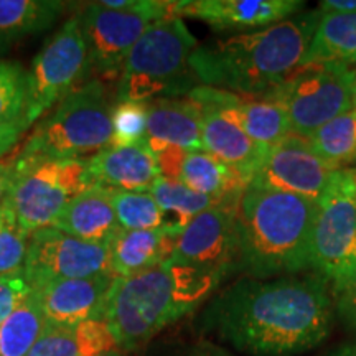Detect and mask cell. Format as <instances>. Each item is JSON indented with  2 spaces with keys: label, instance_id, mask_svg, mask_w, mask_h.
<instances>
[{
  "label": "cell",
  "instance_id": "1",
  "mask_svg": "<svg viewBox=\"0 0 356 356\" xmlns=\"http://www.w3.org/2000/svg\"><path fill=\"white\" fill-rule=\"evenodd\" d=\"M335 322L330 282L317 273L243 277L213 296L204 327L252 356H297L322 345Z\"/></svg>",
  "mask_w": 356,
  "mask_h": 356
},
{
  "label": "cell",
  "instance_id": "2",
  "mask_svg": "<svg viewBox=\"0 0 356 356\" xmlns=\"http://www.w3.org/2000/svg\"><path fill=\"white\" fill-rule=\"evenodd\" d=\"M322 12H300L256 32L198 44L190 68L202 86L238 96H264L300 66Z\"/></svg>",
  "mask_w": 356,
  "mask_h": 356
},
{
  "label": "cell",
  "instance_id": "3",
  "mask_svg": "<svg viewBox=\"0 0 356 356\" xmlns=\"http://www.w3.org/2000/svg\"><path fill=\"white\" fill-rule=\"evenodd\" d=\"M314 213L315 202L248 184L236 210L238 273L252 279L312 273Z\"/></svg>",
  "mask_w": 356,
  "mask_h": 356
},
{
  "label": "cell",
  "instance_id": "4",
  "mask_svg": "<svg viewBox=\"0 0 356 356\" xmlns=\"http://www.w3.org/2000/svg\"><path fill=\"white\" fill-rule=\"evenodd\" d=\"M222 280L225 274L162 262L115 279L104 320L119 348L129 353L211 299Z\"/></svg>",
  "mask_w": 356,
  "mask_h": 356
},
{
  "label": "cell",
  "instance_id": "5",
  "mask_svg": "<svg viewBox=\"0 0 356 356\" xmlns=\"http://www.w3.org/2000/svg\"><path fill=\"white\" fill-rule=\"evenodd\" d=\"M197 47L181 19L155 22L129 53L118 81V99L150 102L188 96L202 86L190 68Z\"/></svg>",
  "mask_w": 356,
  "mask_h": 356
},
{
  "label": "cell",
  "instance_id": "6",
  "mask_svg": "<svg viewBox=\"0 0 356 356\" xmlns=\"http://www.w3.org/2000/svg\"><path fill=\"white\" fill-rule=\"evenodd\" d=\"M106 84L89 79L40 121L17 157L22 160H73L101 152L113 140Z\"/></svg>",
  "mask_w": 356,
  "mask_h": 356
},
{
  "label": "cell",
  "instance_id": "7",
  "mask_svg": "<svg viewBox=\"0 0 356 356\" xmlns=\"http://www.w3.org/2000/svg\"><path fill=\"white\" fill-rule=\"evenodd\" d=\"M175 0H113L88 3L81 12L89 78L119 81L129 53L155 22L173 19Z\"/></svg>",
  "mask_w": 356,
  "mask_h": 356
},
{
  "label": "cell",
  "instance_id": "8",
  "mask_svg": "<svg viewBox=\"0 0 356 356\" xmlns=\"http://www.w3.org/2000/svg\"><path fill=\"white\" fill-rule=\"evenodd\" d=\"M88 159L12 160L6 204L26 234L55 225L74 197L89 188Z\"/></svg>",
  "mask_w": 356,
  "mask_h": 356
},
{
  "label": "cell",
  "instance_id": "9",
  "mask_svg": "<svg viewBox=\"0 0 356 356\" xmlns=\"http://www.w3.org/2000/svg\"><path fill=\"white\" fill-rule=\"evenodd\" d=\"M351 88L353 66L320 63L299 66L264 96L286 109L291 134L307 139L338 115L353 111Z\"/></svg>",
  "mask_w": 356,
  "mask_h": 356
},
{
  "label": "cell",
  "instance_id": "10",
  "mask_svg": "<svg viewBox=\"0 0 356 356\" xmlns=\"http://www.w3.org/2000/svg\"><path fill=\"white\" fill-rule=\"evenodd\" d=\"M312 273L328 282L356 262L355 167L338 168L315 202L312 221Z\"/></svg>",
  "mask_w": 356,
  "mask_h": 356
},
{
  "label": "cell",
  "instance_id": "11",
  "mask_svg": "<svg viewBox=\"0 0 356 356\" xmlns=\"http://www.w3.org/2000/svg\"><path fill=\"white\" fill-rule=\"evenodd\" d=\"M89 81L88 44L81 13L60 26L33 58L29 70V121H38L48 109Z\"/></svg>",
  "mask_w": 356,
  "mask_h": 356
},
{
  "label": "cell",
  "instance_id": "12",
  "mask_svg": "<svg viewBox=\"0 0 356 356\" xmlns=\"http://www.w3.org/2000/svg\"><path fill=\"white\" fill-rule=\"evenodd\" d=\"M109 269V244L84 241L48 226L30 234L24 274L32 291L55 280L91 277Z\"/></svg>",
  "mask_w": 356,
  "mask_h": 356
},
{
  "label": "cell",
  "instance_id": "13",
  "mask_svg": "<svg viewBox=\"0 0 356 356\" xmlns=\"http://www.w3.org/2000/svg\"><path fill=\"white\" fill-rule=\"evenodd\" d=\"M239 197L241 193L231 195L186 222L168 261L225 274L226 277L238 273L236 210Z\"/></svg>",
  "mask_w": 356,
  "mask_h": 356
},
{
  "label": "cell",
  "instance_id": "14",
  "mask_svg": "<svg viewBox=\"0 0 356 356\" xmlns=\"http://www.w3.org/2000/svg\"><path fill=\"white\" fill-rule=\"evenodd\" d=\"M335 168L315 154L304 137L289 134L266 147L259 167L249 184L286 191L317 202Z\"/></svg>",
  "mask_w": 356,
  "mask_h": 356
},
{
  "label": "cell",
  "instance_id": "15",
  "mask_svg": "<svg viewBox=\"0 0 356 356\" xmlns=\"http://www.w3.org/2000/svg\"><path fill=\"white\" fill-rule=\"evenodd\" d=\"M302 0H178L173 19H197L216 32L267 29L302 12Z\"/></svg>",
  "mask_w": 356,
  "mask_h": 356
},
{
  "label": "cell",
  "instance_id": "16",
  "mask_svg": "<svg viewBox=\"0 0 356 356\" xmlns=\"http://www.w3.org/2000/svg\"><path fill=\"white\" fill-rule=\"evenodd\" d=\"M115 279L113 273H102L91 277L55 280L33 291L42 307L44 323L71 327L89 320H104Z\"/></svg>",
  "mask_w": 356,
  "mask_h": 356
},
{
  "label": "cell",
  "instance_id": "17",
  "mask_svg": "<svg viewBox=\"0 0 356 356\" xmlns=\"http://www.w3.org/2000/svg\"><path fill=\"white\" fill-rule=\"evenodd\" d=\"M186 97L216 109L262 147L273 145L291 134L286 109L269 96L246 97L216 88L198 86Z\"/></svg>",
  "mask_w": 356,
  "mask_h": 356
},
{
  "label": "cell",
  "instance_id": "18",
  "mask_svg": "<svg viewBox=\"0 0 356 356\" xmlns=\"http://www.w3.org/2000/svg\"><path fill=\"white\" fill-rule=\"evenodd\" d=\"M86 177L91 186L122 191H149L160 177L157 159L149 145H109L88 159Z\"/></svg>",
  "mask_w": 356,
  "mask_h": 356
},
{
  "label": "cell",
  "instance_id": "19",
  "mask_svg": "<svg viewBox=\"0 0 356 356\" xmlns=\"http://www.w3.org/2000/svg\"><path fill=\"white\" fill-rule=\"evenodd\" d=\"M145 144L152 152L178 147L203 150L202 108L190 97H165L147 102Z\"/></svg>",
  "mask_w": 356,
  "mask_h": 356
},
{
  "label": "cell",
  "instance_id": "20",
  "mask_svg": "<svg viewBox=\"0 0 356 356\" xmlns=\"http://www.w3.org/2000/svg\"><path fill=\"white\" fill-rule=\"evenodd\" d=\"M184 226L168 221L157 229H121L109 243V269L115 277H131L170 259Z\"/></svg>",
  "mask_w": 356,
  "mask_h": 356
},
{
  "label": "cell",
  "instance_id": "21",
  "mask_svg": "<svg viewBox=\"0 0 356 356\" xmlns=\"http://www.w3.org/2000/svg\"><path fill=\"white\" fill-rule=\"evenodd\" d=\"M198 106L202 108L203 150L221 160L248 185L259 167L266 147L256 144L241 127L216 109Z\"/></svg>",
  "mask_w": 356,
  "mask_h": 356
},
{
  "label": "cell",
  "instance_id": "22",
  "mask_svg": "<svg viewBox=\"0 0 356 356\" xmlns=\"http://www.w3.org/2000/svg\"><path fill=\"white\" fill-rule=\"evenodd\" d=\"M53 228L84 241L109 244L121 231L115 216L111 188L89 186L66 204Z\"/></svg>",
  "mask_w": 356,
  "mask_h": 356
},
{
  "label": "cell",
  "instance_id": "23",
  "mask_svg": "<svg viewBox=\"0 0 356 356\" xmlns=\"http://www.w3.org/2000/svg\"><path fill=\"white\" fill-rule=\"evenodd\" d=\"M119 350L106 320H89L71 327L44 325L26 356H102Z\"/></svg>",
  "mask_w": 356,
  "mask_h": 356
},
{
  "label": "cell",
  "instance_id": "24",
  "mask_svg": "<svg viewBox=\"0 0 356 356\" xmlns=\"http://www.w3.org/2000/svg\"><path fill=\"white\" fill-rule=\"evenodd\" d=\"M63 10L60 0H0V51L51 29Z\"/></svg>",
  "mask_w": 356,
  "mask_h": 356
},
{
  "label": "cell",
  "instance_id": "25",
  "mask_svg": "<svg viewBox=\"0 0 356 356\" xmlns=\"http://www.w3.org/2000/svg\"><path fill=\"white\" fill-rule=\"evenodd\" d=\"M356 55V12L322 13L300 66L346 63Z\"/></svg>",
  "mask_w": 356,
  "mask_h": 356
},
{
  "label": "cell",
  "instance_id": "26",
  "mask_svg": "<svg viewBox=\"0 0 356 356\" xmlns=\"http://www.w3.org/2000/svg\"><path fill=\"white\" fill-rule=\"evenodd\" d=\"M180 181L193 191L215 198L239 195L246 186L238 173L204 150H191L185 154Z\"/></svg>",
  "mask_w": 356,
  "mask_h": 356
},
{
  "label": "cell",
  "instance_id": "27",
  "mask_svg": "<svg viewBox=\"0 0 356 356\" xmlns=\"http://www.w3.org/2000/svg\"><path fill=\"white\" fill-rule=\"evenodd\" d=\"M40 302L32 291L29 297L0 323V356H26L44 328Z\"/></svg>",
  "mask_w": 356,
  "mask_h": 356
},
{
  "label": "cell",
  "instance_id": "28",
  "mask_svg": "<svg viewBox=\"0 0 356 356\" xmlns=\"http://www.w3.org/2000/svg\"><path fill=\"white\" fill-rule=\"evenodd\" d=\"M307 142L315 154L335 170L356 162V111L327 122L307 137Z\"/></svg>",
  "mask_w": 356,
  "mask_h": 356
},
{
  "label": "cell",
  "instance_id": "29",
  "mask_svg": "<svg viewBox=\"0 0 356 356\" xmlns=\"http://www.w3.org/2000/svg\"><path fill=\"white\" fill-rule=\"evenodd\" d=\"M29 121V71L17 61L0 60V129L25 132Z\"/></svg>",
  "mask_w": 356,
  "mask_h": 356
},
{
  "label": "cell",
  "instance_id": "30",
  "mask_svg": "<svg viewBox=\"0 0 356 356\" xmlns=\"http://www.w3.org/2000/svg\"><path fill=\"white\" fill-rule=\"evenodd\" d=\"M149 193L152 195L159 207L162 208V211L165 215L167 213H173L177 218V225L184 226V228L186 222L193 220L195 216H198L200 213L210 210V208L216 207L218 203H221L225 200L198 193V191L188 188L181 181L162 175L154 181Z\"/></svg>",
  "mask_w": 356,
  "mask_h": 356
},
{
  "label": "cell",
  "instance_id": "31",
  "mask_svg": "<svg viewBox=\"0 0 356 356\" xmlns=\"http://www.w3.org/2000/svg\"><path fill=\"white\" fill-rule=\"evenodd\" d=\"M111 200L121 229H157L168 222L167 215L149 191L111 190Z\"/></svg>",
  "mask_w": 356,
  "mask_h": 356
},
{
  "label": "cell",
  "instance_id": "32",
  "mask_svg": "<svg viewBox=\"0 0 356 356\" xmlns=\"http://www.w3.org/2000/svg\"><path fill=\"white\" fill-rule=\"evenodd\" d=\"M113 140L111 145L144 144L147 134V102L118 101L111 111Z\"/></svg>",
  "mask_w": 356,
  "mask_h": 356
},
{
  "label": "cell",
  "instance_id": "33",
  "mask_svg": "<svg viewBox=\"0 0 356 356\" xmlns=\"http://www.w3.org/2000/svg\"><path fill=\"white\" fill-rule=\"evenodd\" d=\"M30 236L20 229L7 204L0 211V275L24 269Z\"/></svg>",
  "mask_w": 356,
  "mask_h": 356
},
{
  "label": "cell",
  "instance_id": "34",
  "mask_svg": "<svg viewBox=\"0 0 356 356\" xmlns=\"http://www.w3.org/2000/svg\"><path fill=\"white\" fill-rule=\"evenodd\" d=\"M335 315L356 333V262L330 282Z\"/></svg>",
  "mask_w": 356,
  "mask_h": 356
},
{
  "label": "cell",
  "instance_id": "35",
  "mask_svg": "<svg viewBox=\"0 0 356 356\" xmlns=\"http://www.w3.org/2000/svg\"><path fill=\"white\" fill-rule=\"evenodd\" d=\"M32 292L24 269L19 273L0 275V323L24 302Z\"/></svg>",
  "mask_w": 356,
  "mask_h": 356
},
{
  "label": "cell",
  "instance_id": "36",
  "mask_svg": "<svg viewBox=\"0 0 356 356\" xmlns=\"http://www.w3.org/2000/svg\"><path fill=\"white\" fill-rule=\"evenodd\" d=\"M322 13H351L356 12V0H323L320 3Z\"/></svg>",
  "mask_w": 356,
  "mask_h": 356
},
{
  "label": "cell",
  "instance_id": "37",
  "mask_svg": "<svg viewBox=\"0 0 356 356\" xmlns=\"http://www.w3.org/2000/svg\"><path fill=\"white\" fill-rule=\"evenodd\" d=\"M12 175V160H3L0 162V211H2L3 204H6L8 185H10Z\"/></svg>",
  "mask_w": 356,
  "mask_h": 356
},
{
  "label": "cell",
  "instance_id": "38",
  "mask_svg": "<svg viewBox=\"0 0 356 356\" xmlns=\"http://www.w3.org/2000/svg\"><path fill=\"white\" fill-rule=\"evenodd\" d=\"M22 134L24 132L13 131V129H0V159L10 152V149L19 142Z\"/></svg>",
  "mask_w": 356,
  "mask_h": 356
},
{
  "label": "cell",
  "instance_id": "39",
  "mask_svg": "<svg viewBox=\"0 0 356 356\" xmlns=\"http://www.w3.org/2000/svg\"><path fill=\"white\" fill-rule=\"evenodd\" d=\"M191 356H231L228 353H225L222 350H218V348H211V346H207V348H202L198 351H195Z\"/></svg>",
  "mask_w": 356,
  "mask_h": 356
},
{
  "label": "cell",
  "instance_id": "40",
  "mask_svg": "<svg viewBox=\"0 0 356 356\" xmlns=\"http://www.w3.org/2000/svg\"><path fill=\"white\" fill-rule=\"evenodd\" d=\"M332 356H356V343L341 346V348L335 351Z\"/></svg>",
  "mask_w": 356,
  "mask_h": 356
},
{
  "label": "cell",
  "instance_id": "41",
  "mask_svg": "<svg viewBox=\"0 0 356 356\" xmlns=\"http://www.w3.org/2000/svg\"><path fill=\"white\" fill-rule=\"evenodd\" d=\"M351 102H353V111H356V68L353 66V88H351Z\"/></svg>",
  "mask_w": 356,
  "mask_h": 356
},
{
  "label": "cell",
  "instance_id": "42",
  "mask_svg": "<svg viewBox=\"0 0 356 356\" xmlns=\"http://www.w3.org/2000/svg\"><path fill=\"white\" fill-rule=\"evenodd\" d=\"M102 356H127V351L119 348V350H114V351H111V353H106Z\"/></svg>",
  "mask_w": 356,
  "mask_h": 356
},
{
  "label": "cell",
  "instance_id": "43",
  "mask_svg": "<svg viewBox=\"0 0 356 356\" xmlns=\"http://www.w3.org/2000/svg\"><path fill=\"white\" fill-rule=\"evenodd\" d=\"M348 65H350V66H353V65H356V55H355L353 58H351V60L348 61Z\"/></svg>",
  "mask_w": 356,
  "mask_h": 356
},
{
  "label": "cell",
  "instance_id": "44",
  "mask_svg": "<svg viewBox=\"0 0 356 356\" xmlns=\"http://www.w3.org/2000/svg\"><path fill=\"white\" fill-rule=\"evenodd\" d=\"M355 175H356V167H355Z\"/></svg>",
  "mask_w": 356,
  "mask_h": 356
}]
</instances>
